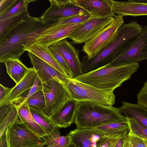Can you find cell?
Wrapping results in <instances>:
<instances>
[{
  "label": "cell",
  "mask_w": 147,
  "mask_h": 147,
  "mask_svg": "<svg viewBox=\"0 0 147 147\" xmlns=\"http://www.w3.org/2000/svg\"><path fill=\"white\" fill-rule=\"evenodd\" d=\"M25 102H27L30 109L40 113H43L45 107V100L43 91L36 92Z\"/></svg>",
  "instance_id": "29"
},
{
  "label": "cell",
  "mask_w": 147,
  "mask_h": 147,
  "mask_svg": "<svg viewBox=\"0 0 147 147\" xmlns=\"http://www.w3.org/2000/svg\"><path fill=\"white\" fill-rule=\"evenodd\" d=\"M30 16L27 11L16 16L0 21V42L16 27Z\"/></svg>",
  "instance_id": "26"
},
{
  "label": "cell",
  "mask_w": 147,
  "mask_h": 147,
  "mask_svg": "<svg viewBox=\"0 0 147 147\" xmlns=\"http://www.w3.org/2000/svg\"><path fill=\"white\" fill-rule=\"evenodd\" d=\"M30 109L35 121L49 136L57 134L61 135L59 128L50 118L43 113H40L33 109Z\"/></svg>",
  "instance_id": "27"
},
{
  "label": "cell",
  "mask_w": 147,
  "mask_h": 147,
  "mask_svg": "<svg viewBox=\"0 0 147 147\" xmlns=\"http://www.w3.org/2000/svg\"><path fill=\"white\" fill-rule=\"evenodd\" d=\"M129 127V131L142 138L147 139V128L138 123L135 119L126 117Z\"/></svg>",
  "instance_id": "32"
},
{
  "label": "cell",
  "mask_w": 147,
  "mask_h": 147,
  "mask_svg": "<svg viewBox=\"0 0 147 147\" xmlns=\"http://www.w3.org/2000/svg\"><path fill=\"white\" fill-rule=\"evenodd\" d=\"M52 55L53 58L63 69L68 76L71 79L74 78L70 69L61 54L56 43L50 45L45 48Z\"/></svg>",
  "instance_id": "30"
},
{
  "label": "cell",
  "mask_w": 147,
  "mask_h": 147,
  "mask_svg": "<svg viewBox=\"0 0 147 147\" xmlns=\"http://www.w3.org/2000/svg\"><path fill=\"white\" fill-rule=\"evenodd\" d=\"M59 50L75 78L83 74L79 58L80 51L66 38L56 43Z\"/></svg>",
  "instance_id": "14"
},
{
  "label": "cell",
  "mask_w": 147,
  "mask_h": 147,
  "mask_svg": "<svg viewBox=\"0 0 147 147\" xmlns=\"http://www.w3.org/2000/svg\"><path fill=\"white\" fill-rule=\"evenodd\" d=\"M54 23L45 22L41 17L30 16L16 27L0 42V62L19 59L25 51L24 46L35 42Z\"/></svg>",
  "instance_id": "1"
},
{
  "label": "cell",
  "mask_w": 147,
  "mask_h": 147,
  "mask_svg": "<svg viewBox=\"0 0 147 147\" xmlns=\"http://www.w3.org/2000/svg\"><path fill=\"white\" fill-rule=\"evenodd\" d=\"M42 90V83L37 76L34 85L30 89L27 94L25 96H21L13 102L23 103L35 93Z\"/></svg>",
  "instance_id": "34"
},
{
  "label": "cell",
  "mask_w": 147,
  "mask_h": 147,
  "mask_svg": "<svg viewBox=\"0 0 147 147\" xmlns=\"http://www.w3.org/2000/svg\"><path fill=\"white\" fill-rule=\"evenodd\" d=\"M37 77L36 70L31 67L24 77L13 87L5 98L0 102V106L9 104L20 97L33 86Z\"/></svg>",
  "instance_id": "19"
},
{
  "label": "cell",
  "mask_w": 147,
  "mask_h": 147,
  "mask_svg": "<svg viewBox=\"0 0 147 147\" xmlns=\"http://www.w3.org/2000/svg\"></svg>",
  "instance_id": "45"
},
{
  "label": "cell",
  "mask_w": 147,
  "mask_h": 147,
  "mask_svg": "<svg viewBox=\"0 0 147 147\" xmlns=\"http://www.w3.org/2000/svg\"><path fill=\"white\" fill-rule=\"evenodd\" d=\"M127 134L122 136L117 141L114 147H123Z\"/></svg>",
  "instance_id": "40"
},
{
  "label": "cell",
  "mask_w": 147,
  "mask_h": 147,
  "mask_svg": "<svg viewBox=\"0 0 147 147\" xmlns=\"http://www.w3.org/2000/svg\"><path fill=\"white\" fill-rule=\"evenodd\" d=\"M67 134L79 147H96L105 136L94 128H76Z\"/></svg>",
  "instance_id": "16"
},
{
  "label": "cell",
  "mask_w": 147,
  "mask_h": 147,
  "mask_svg": "<svg viewBox=\"0 0 147 147\" xmlns=\"http://www.w3.org/2000/svg\"><path fill=\"white\" fill-rule=\"evenodd\" d=\"M24 50L33 53L70 78L46 49L35 42H32L25 46Z\"/></svg>",
  "instance_id": "23"
},
{
  "label": "cell",
  "mask_w": 147,
  "mask_h": 147,
  "mask_svg": "<svg viewBox=\"0 0 147 147\" xmlns=\"http://www.w3.org/2000/svg\"><path fill=\"white\" fill-rule=\"evenodd\" d=\"M147 59V25L130 40L122 52L111 62L104 65L114 67L138 63Z\"/></svg>",
  "instance_id": "6"
},
{
  "label": "cell",
  "mask_w": 147,
  "mask_h": 147,
  "mask_svg": "<svg viewBox=\"0 0 147 147\" xmlns=\"http://www.w3.org/2000/svg\"><path fill=\"white\" fill-rule=\"evenodd\" d=\"M41 147H47V146H42Z\"/></svg>",
  "instance_id": "44"
},
{
  "label": "cell",
  "mask_w": 147,
  "mask_h": 147,
  "mask_svg": "<svg viewBox=\"0 0 147 147\" xmlns=\"http://www.w3.org/2000/svg\"><path fill=\"white\" fill-rule=\"evenodd\" d=\"M133 147H146L144 139L129 131L127 134Z\"/></svg>",
  "instance_id": "37"
},
{
  "label": "cell",
  "mask_w": 147,
  "mask_h": 147,
  "mask_svg": "<svg viewBox=\"0 0 147 147\" xmlns=\"http://www.w3.org/2000/svg\"><path fill=\"white\" fill-rule=\"evenodd\" d=\"M138 104L147 109V81L137 95Z\"/></svg>",
  "instance_id": "35"
},
{
  "label": "cell",
  "mask_w": 147,
  "mask_h": 147,
  "mask_svg": "<svg viewBox=\"0 0 147 147\" xmlns=\"http://www.w3.org/2000/svg\"><path fill=\"white\" fill-rule=\"evenodd\" d=\"M42 91L45 100V107L43 113L50 118L54 115L63 104L71 98L66 85L51 80L42 83Z\"/></svg>",
  "instance_id": "9"
},
{
  "label": "cell",
  "mask_w": 147,
  "mask_h": 147,
  "mask_svg": "<svg viewBox=\"0 0 147 147\" xmlns=\"http://www.w3.org/2000/svg\"><path fill=\"white\" fill-rule=\"evenodd\" d=\"M122 136L110 137L105 135L96 147H114Z\"/></svg>",
  "instance_id": "36"
},
{
  "label": "cell",
  "mask_w": 147,
  "mask_h": 147,
  "mask_svg": "<svg viewBox=\"0 0 147 147\" xmlns=\"http://www.w3.org/2000/svg\"><path fill=\"white\" fill-rule=\"evenodd\" d=\"M50 6L41 16L45 22L55 23L74 16L88 12L75 5L71 0H50Z\"/></svg>",
  "instance_id": "11"
},
{
  "label": "cell",
  "mask_w": 147,
  "mask_h": 147,
  "mask_svg": "<svg viewBox=\"0 0 147 147\" xmlns=\"http://www.w3.org/2000/svg\"><path fill=\"white\" fill-rule=\"evenodd\" d=\"M11 89V88L5 87L0 84V102L5 98Z\"/></svg>",
  "instance_id": "38"
},
{
  "label": "cell",
  "mask_w": 147,
  "mask_h": 147,
  "mask_svg": "<svg viewBox=\"0 0 147 147\" xmlns=\"http://www.w3.org/2000/svg\"><path fill=\"white\" fill-rule=\"evenodd\" d=\"M145 142L146 147H147V139H144Z\"/></svg>",
  "instance_id": "43"
},
{
  "label": "cell",
  "mask_w": 147,
  "mask_h": 147,
  "mask_svg": "<svg viewBox=\"0 0 147 147\" xmlns=\"http://www.w3.org/2000/svg\"><path fill=\"white\" fill-rule=\"evenodd\" d=\"M94 129L105 135L110 137L127 134L130 130L129 124L126 120L123 122L107 124Z\"/></svg>",
  "instance_id": "24"
},
{
  "label": "cell",
  "mask_w": 147,
  "mask_h": 147,
  "mask_svg": "<svg viewBox=\"0 0 147 147\" xmlns=\"http://www.w3.org/2000/svg\"><path fill=\"white\" fill-rule=\"evenodd\" d=\"M15 103L17 105L20 119L29 129L41 136L46 137L49 136L35 121L26 102Z\"/></svg>",
  "instance_id": "22"
},
{
  "label": "cell",
  "mask_w": 147,
  "mask_h": 147,
  "mask_svg": "<svg viewBox=\"0 0 147 147\" xmlns=\"http://www.w3.org/2000/svg\"><path fill=\"white\" fill-rule=\"evenodd\" d=\"M66 86L71 98L78 102L88 101L113 106L115 103L113 91L100 89L74 79L69 80Z\"/></svg>",
  "instance_id": "5"
},
{
  "label": "cell",
  "mask_w": 147,
  "mask_h": 147,
  "mask_svg": "<svg viewBox=\"0 0 147 147\" xmlns=\"http://www.w3.org/2000/svg\"><path fill=\"white\" fill-rule=\"evenodd\" d=\"M5 64L7 74L16 84L24 77L30 69L19 59L10 60Z\"/></svg>",
  "instance_id": "25"
},
{
  "label": "cell",
  "mask_w": 147,
  "mask_h": 147,
  "mask_svg": "<svg viewBox=\"0 0 147 147\" xmlns=\"http://www.w3.org/2000/svg\"><path fill=\"white\" fill-rule=\"evenodd\" d=\"M19 115L17 104L10 103V106L3 119L0 121V136L6 130L7 127L16 120Z\"/></svg>",
  "instance_id": "28"
},
{
  "label": "cell",
  "mask_w": 147,
  "mask_h": 147,
  "mask_svg": "<svg viewBox=\"0 0 147 147\" xmlns=\"http://www.w3.org/2000/svg\"><path fill=\"white\" fill-rule=\"evenodd\" d=\"M119 112L126 118H133L147 128V109L137 104L123 101L118 108Z\"/></svg>",
  "instance_id": "21"
},
{
  "label": "cell",
  "mask_w": 147,
  "mask_h": 147,
  "mask_svg": "<svg viewBox=\"0 0 147 147\" xmlns=\"http://www.w3.org/2000/svg\"><path fill=\"white\" fill-rule=\"evenodd\" d=\"M78 103L74 99H69L50 119L59 129L70 126L74 122Z\"/></svg>",
  "instance_id": "18"
},
{
  "label": "cell",
  "mask_w": 147,
  "mask_h": 147,
  "mask_svg": "<svg viewBox=\"0 0 147 147\" xmlns=\"http://www.w3.org/2000/svg\"><path fill=\"white\" fill-rule=\"evenodd\" d=\"M113 18V16L91 17L72 32L68 38L75 44L84 43L108 25Z\"/></svg>",
  "instance_id": "10"
},
{
  "label": "cell",
  "mask_w": 147,
  "mask_h": 147,
  "mask_svg": "<svg viewBox=\"0 0 147 147\" xmlns=\"http://www.w3.org/2000/svg\"><path fill=\"white\" fill-rule=\"evenodd\" d=\"M66 147H79L70 138L69 142Z\"/></svg>",
  "instance_id": "42"
},
{
  "label": "cell",
  "mask_w": 147,
  "mask_h": 147,
  "mask_svg": "<svg viewBox=\"0 0 147 147\" xmlns=\"http://www.w3.org/2000/svg\"><path fill=\"white\" fill-rule=\"evenodd\" d=\"M125 117L118 109L95 102H78L74 122L76 129L94 128L107 124L124 121Z\"/></svg>",
  "instance_id": "4"
},
{
  "label": "cell",
  "mask_w": 147,
  "mask_h": 147,
  "mask_svg": "<svg viewBox=\"0 0 147 147\" xmlns=\"http://www.w3.org/2000/svg\"><path fill=\"white\" fill-rule=\"evenodd\" d=\"M6 136L8 147H41L46 145L45 137L29 129L19 116L7 127Z\"/></svg>",
  "instance_id": "7"
},
{
  "label": "cell",
  "mask_w": 147,
  "mask_h": 147,
  "mask_svg": "<svg viewBox=\"0 0 147 147\" xmlns=\"http://www.w3.org/2000/svg\"><path fill=\"white\" fill-rule=\"evenodd\" d=\"M86 21L77 24L59 26H53V23L43 32L35 42L45 48H47L50 45L68 38L72 32Z\"/></svg>",
  "instance_id": "13"
},
{
  "label": "cell",
  "mask_w": 147,
  "mask_h": 147,
  "mask_svg": "<svg viewBox=\"0 0 147 147\" xmlns=\"http://www.w3.org/2000/svg\"><path fill=\"white\" fill-rule=\"evenodd\" d=\"M28 55L30 63L42 83L54 80L66 85L67 82L71 79L31 53L28 52Z\"/></svg>",
  "instance_id": "12"
},
{
  "label": "cell",
  "mask_w": 147,
  "mask_h": 147,
  "mask_svg": "<svg viewBox=\"0 0 147 147\" xmlns=\"http://www.w3.org/2000/svg\"><path fill=\"white\" fill-rule=\"evenodd\" d=\"M113 17L111 23L84 43L82 51L86 54V56L88 59L95 57L114 39L118 29L124 21L121 15H115Z\"/></svg>",
  "instance_id": "8"
},
{
  "label": "cell",
  "mask_w": 147,
  "mask_h": 147,
  "mask_svg": "<svg viewBox=\"0 0 147 147\" xmlns=\"http://www.w3.org/2000/svg\"><path fill=\"white\" fill-rule=\"evenodd\" d=\"M139 67L138 63L114 67L104 65L74 79L100 89L114 91L129 80Z\"/></svg>",
  "instance_id": "3"
},
{
  "label": "cell",
  "mask_w": 147,
  "mask_h": 147,
  "mask_svg": "<svg viewBox=\"0 0 147 147\" xmlns=\"http://www.w3.org/2000/svg\"><path fill=\"white\" fill-rule=\"evenodd\" d=\"M143 27L136 21L123 24L118 29L112 41L93 58L86 56L82 59V69L87 73L111 62L123 51L128 43L138 36Z\"/></svg>",
  "instance_id": "2"
},
{
  "label": "cell",
  "mask_w": 147,
  "mask_h": 147,
  "mask_svg": "<svg viewBox=\"0 0 147 147\" xmlns=\"http://www.w3.org/2000/svg\"><path fill=\"white\" fill-rule=\"evenodd\" d=\"M47 147H66L70 138L67 134L65 136L56 134L45 137Z\"/></svg>",
  "instance_id": "31"
},
{
  "label": "cell",
  "mask_w": 147,
  "mask_h": 147,
  "mask_svg": "<svg viewBox=\"0 0 147 147\" xmlns=\"http://www.w3.org/2000/svg\"><path fill=\"white\" fill-rule=\"evenodd\" d=\"M123 147H133L127 134L126 139Z\"/></svg>",
  "instance_id": "41"
},
{
  "label": "cell",
  "mask_w": 147,
  "mask_h": 147,
  "mask_svg": "<svg viewBox=\"0 0 147 147\" xmlns=\"http://www.w3.org/2000/svg\"><path fill=\"white\" fill-rule=\"evenodd\" d=\"M91 15L88 12L82 15H79L71 16L54 23L53 25L59 26L64 25L77 24L84 22L91 18Z\"/></svg>",
  "instance_id": "33"
},
{
  "label": "cell",
  "mask_w": 147,
  "mask_h": 147,
  "mask_svg": "<svg viewBox=\"0 0 147 147\" xmlns=\"http://www.w3.org/2000/svg\"><path fill=\"white\" fill-rule=\"evenodd\" d=\"M71 2L86 10L91 17L114 16L111 0H72Z\"/></svg>",
  "instance_id": "17"
},
{
  "label": "cell",
  "mask_w": 147,
  "mask_h": 147,
  "mask_svg": "<svg viewBox=\"0 0 147 147\" xmlns=\"http://www.w3.org/2000/svg\"><path fill=\"white\" fill-rule=\"evenodd\" d=\"M6 130L0 136V147H8L6 139Z\"/></svg>",
  "instance_id": "39"
},
{
  "label": "cell",
  "mask_w": 147,
  "mask_h": 147,
  "mask_svg": "<svg viewBox=\"0 0 147 147\" xmlns=\"http://www.w3.org/2000/svg\"><path fill=\"white\" fill-rule=\"evenodd\" d=\"M113 13L123 17L147 15V0H129L117 1L111 0Z\"/></svg>",
  "instance_id": "15"
},
{
  "label": "cell",
  "mask_w": 147,
  "mask_h": 147,
  "mask_svg": "<svg viewBox=\"0 0 147 147\" xmlns=\"http://www.w3.org/2000/svg\"><path fill=\"white\" fill-rule=\"evenodd\" d=\"M34 0H0V21L14 17L28 11V4Z\"/></svg>",
  "instance_id": "20"
}]
</instances>
